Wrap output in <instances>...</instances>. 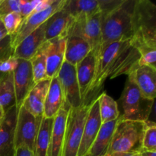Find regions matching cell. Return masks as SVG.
<instances>
[{
	"mask_svg": "<svg viewBox=\"0 0 156 156\" xmlns=\"http://www.w3.org/2000/svg\"><path fill=\"white\" fill-rule=\"evenodd\" d=\"M140 55L133 44L132 39L117 41L105 47L97 56L95 73L83 105H88L103 90L108 79L129 75L138 66Z\"/></svg>",
	"mask_w": 156,
	"mask_h": 156,
	"instance_id": "obj_1",
	"label": "cell"
},
{
	"mask_svg": "<svg viewBox=\"0 0 156 156\" xmlns=\"http://www.w3.org/2000/svg\"><path fill=\"white\" fill-rule=\"evenodd\" d=\"M134 4L135 0H122L114 9L101 12V44L98 54L112 43L132 39Z\"/></svg>",
	"mask_w": 156,
	"mask_h": 156,
	"instance_id": "obj_2",
	"label": "cell"
},
{
	"mask_svg": "<svg viewBox=\"0 0 156 156\" xmlns=\"http://www.w3.org/2000/svg\"><path fill=\"white\" fill-rule=\"evenodd\" d=\"M146 122L122 120L119 117L108 149L104 156H132L142 151Z\"/></svg>",
	"mask_w": 156,
	"mask_h": 156,
	"instance_id": "obj_3",
	"label": "cell"
},
{
	"mask_svg": "<svg viewBox=\"0 0 156 156\" xmlns=\"http://www.w3.org/2000/svg\"><path fill=\"white\" fill-rule=\"evenodd\" d=\"M133 44L135 48H156V5L149 0H135L132 15Z\"/></svg>",
	"mask_w": 156,
	"mask_h": 156,
	"instance_id": "obj_4",
	"label": "cell"
},
{
	"mask_svg": "<svg viewBox=\"0 0 156 156\" xmlns=\"http://www.w3.org/2000/svg\"><path fill=\"white\" fill-rule=\"evenodd\" d=\"M154 101L145 97L133 80L128 76L127 80L120 98L123 114H120L122 120L146 122L152 111Z\"/></svg>",
	"mask_w": 156,
	"mask_h": 156,
	"instance_id": "obj_5",
	"label": "cell"
},
{
	"mask_svg": "<svg viewBox=\"0 0 156 156\" xmlns=\"http://www.w3.org/2000/svg\"><path fill=\"white\" fill-rule=\"evenodd\" d=\"M90 105L70 108L67 120L62 156H77Z\"/></svg>",
	"mask_w": 156,
	"mask_h": 156,
	"instance_id": "obj_6",
	"label": "cell"
},
{
	"mask_svg": "<svg viewBox=\"0 0 156 156\" xmlns=\"http://www.w3.org/2000/svg\"><path fill=\"white\" fill-rule=\"evenodd\" d=\"M43 117H35L21 105L18 108L15 132V149L27 147L34 152L37 136Z\"/></svg>",
	"mask_w": 156,
	"mask_h": 156,
	"instance_id": "obj_7",
	"label": "cell"
},
{
	"mask_svg": "<svg viewBox=\"0 0 156 156\" xmlns=\"http://www.w3.org/2000/svg\"><path fill=\"white\" fill-rule=\"evenodd\" d=\"M69 34L83 38L97 56L101 44V12L91 16L75 18Z\"/></svg>",
	"mask_w": 156,
	"mask_h": 156,
	"instance_id": "obj_8",
	"label": "cell"
},
{
	"mask_svg": "<svg viewBox=\"0 0 156 156\" xmlns=\"http://www.w3.org/2000/svg\"><path fill=\"white\" fill-rule=\"evenodd\" d=\"M57 78L63 94L64 101L71 108H77L83 105L76 76V66L64 61Z\"/></svg>",
	"mask_w": 156,
	"mask_h": 156,
	"instance_id": "obj_9",
	"label": "cell"
},
{
	"mask_svg": "<svg viewBox=\"0 0 156 156\" xmlns=\"http://www.w3.org/2000/svg\"><path fill=\"white\" fill-rule=\"evenodd\" d=\"M62 2L63 0H55L54 2L46 10L31 14L30 16L23 20L17 31L13 35H10L12 38V46L14 50L24 38L45 23L51 15L60 10Z\"/></svg>",
	"mask_w": 156,
	"mask_h": 156,
	"instance_id": "obj_10",
	"label": "cell"
},
{
	"mask_svg": "<svg viewBox=\"0 0 156 156\" xmlns=\"http://www.w3.org/2000/svg\"><path fill=\"white\" fill-rule=\"evenodd\" d=\"M13 80L16 106L19 108L35 85L30 60L18 59V64L13 71Z\"/></svg>",
	"mask_w": 156,
	"mask_h": 156,
	"instance_id": "obj_11",
	"label": "cell"
},
{
	"mask_svg": "<svg viewBox=\"0 0 156 156\" xmlns=\"http://www.w3.org/2000/svg\"><path fill=\"white\" fill-rule=\"evenodd\" d=\"M101 124L102 123L101 120L100 112H99L98 100L96 98L90 104L89 111L84 126L82 141L77 156H85L88 154Z\"/></svg>",
	"mask_w": 156,
	"mask_h": 156,
	"instance_id": "obj_12",
	"label": "cell"
},
{
	"mask_svg": "<svg viewBox=\"0 0 156 156\" xmlns=\"http://www.w3.org/2000/svg\"><path fill=\"white\" fill-rule=\"evenodd\" d=\"M18 108L15 105L5 111L0 123V156H15V132Z\"/></svg>",
	"mask_w": 156,
	"mask_h": 156,
	"instance_id": "obj_13",
	"label": "cell"
},
{
	"mask_svg": "<svg viewBox=\"0 0 156 156\" xmlns=\"http://www.w3.org/2000/svg\"><path fill=\"white\" fill-rule=\"evenodd\" d=\"M70 107L64 101L59 112L53 118V129L47 156H62L67 120Z\"/></svg>",
	"mask_w": 156,
	"mask_h": 156,
	"instance_id": "obj_14",
	"label": "cell"
},
{
	"mask_svg": "<svg viewBox=\"0 0 156 156\" xmlns=\"http://www.w3.org/2000/svg\"><path fill=\"white\" fill-rule=\"evenodd\" d=\"M66 41V37L54 38L47 41L46 72L49 79L57 76L61 66L65 61Z\"/></svg>",
	"mask_w": 156,
	"mask_h": 156,
	"instance_id": "obj_15",
	"label": "cell"
},
{
	"mask_svg": "<svg viewBox=\"0 0 156 156\" xmlns=\"http://www.w3.org/2000/svg\"><path fill=\"white\" fill-rule=\"evenodd\" d=\"M128 76H130L142 94L147 98L156 97V69L149 66H137Z\"/></svg>",
	"mask_w": 156,
	"mask_h": 156,
	"instance_id": "obj_16",
	"label": "cell"
},
{
	"mask_svg": "<svg viewBox=\"0 0 156 156\" xmlns=\"http://www.w3.org/2000/svg\"><path fill=\"white\" fill-rule=\"evenodd\" d=\"M51 79H46L35 83L24 99L22 105L35 117H44V102Z\"/></svg>",
	"mask_w": 156,
	"mask_h": 156,
	"instance_id": "obj_17",
	"label": "cell"
},
{
	"mask_svg": "<svg viewBox=\"0 0 156 156\" xmlns=\"http://www.w3.org/2000/svg\"><path fill=\"white\" fill-rule=\"evenodd\" d=\"M45 27L46 22L24 38L15 48L13 56L18 59L30 60L38 49L46 42Z\"/></svg>",
	"mask_w": 156,
	"mask_h": 156,
	"instance_id": "obj_18",
	"label": "cell"
},
{
	"mask_svg": "<svg viewBox=\"0 0 156 156\" xmlns=\"http://www.w3.org/2000/svg\"><path fill=\"white\" fill-rule=\"evenodd\" d=\"M75 18L62 10H59L46 21V41L54 38L66 37Z\"/></svg>",
	"mask_w": 156,
	"mask_h": 156,
	"instance_id": "obj_19",
	"label": "cell"
},
{
	"mask_svg": "<svg viewBox=\"0 0 156 156\" xmlns=\"http://www.w3.org/2000/svg\"><path fill=\"white\" fill-rule=\"evenodd\" d=\"M97 56L93 51H91L86 57L76 66V76L80 90L81 98L83 105L84 99L86 96L90 85L94 79L95 73Z\"/></svg>",
	"mask_w": 156,
	"mask_h": 156,
	"instance_id": "obj_20",
	"label": "cell"
},
{
	"mask_svg": "<svg viewBox=\"0 0 156 156\" xmlns=\"http://www.w3.org/2000/svg\"><path fill=\"white\" fill-rule=\"evenodd\" d=\"M91 51V47L80 36L69 34L66 36L65 61L76 66Z\"/></svg>",
	"mask_w": 156,
	"mask_h": 156,
	"instance_id": "obj_21",
	"label": "cell"
},
{
	"mask_svg": "<svg viewBox=\"0 0 156 156\" xmlns=\"http://www.w3.org/2000/svg\"><path fill=\"white\" fill-rule=\"evenodd\" d=\"M61 10L74 18L91 16L101 12V0H63Z\"/></svg>",
	"mask_w": 156,
	"mask_h": 156,
	"instance_id": "obj_22",
	"label": "cell"
},
{
	"mask_svg": "<svg viewBox=\"0 0 156 156\" xmlns=\"http://www.w3.org/2000/svg\"><path fill=\"white\" fill-rule=\"evenodd\" d=\"M64 103L63 94L57 76L52 78L44 102V117L54 118Z\"/></svg>",
	"mask_w": 156,
	"mask_h": 156,
	"instance_id": "obj_23",
	"label": "cell"
},
{
	"mask_svg": "<svg viewBox=\"0 0 156 156\" xmlns=\"http://www.w3.org/2000/svg\"><path fill=\"white\" fill-rule=\"evenodd\" d=\"M118 121L119 118L102 123L88 154L93 156H104L111 143Z\"/></svg>",
	"mask_w": 156,
	"mask_h": 156,
	"instance_id": "obj_24",
	"label": "cell"
},
{
	"mask_svg": "<svg viewBox=\"0 0 156 156\" xmlns=\"http://www.w3.org/2000/svg\"><path fill=\"white\" fill-rule=\"evenodd\" d=\"M53 118L43 117L34 144V156H47L53 129Z\"/></svg>",
	"mask_w": 156,
	"mask_h": 156,
	"instance_id": "obj_25",
	"label": "cell"
},
{
	"mask_svg": "<svg viewBox=\"0 0 156 156\" xmlns=\"http://www.w3.org/2000/svg\"><path fill=\"white\" fill-rule=\"evenodd\" d=\"M16 105L13 72L5 73L0 79V106L5 111Z\"/></svg>",
	"mask_w": 156,
	"mask_h": 156,
	"instance_id": "obj_26",
	"label": "cell"
},
{
	"mask_svg": "<svg viewBox=\"0 0 156 156\" xmlns=\"http://www.w3.org/2000/svg\"><path fill=\"white\" fill-rule=\"evenodd\" d=\"M98 100L99 112L101 123L115 120L120 117L117 102L105 92L101 93L97 98Z\"/></svg>",
	"mask_w": 156,
	"mask_h": 156,
	"instance_id": "obj_27",
	"label": "cell"
},
{
	"mask_svg": "<svg viewBox=\"0 0 156 156\" xmlns=\"http://www.w3.org/2000/svg\"><path fill=\"white\" fill-rule=\"evenodd\" d=\"M46 49H47V41L42 44V46L34 55L33 57L30 59L35 83L44 79H49L47 78V72H46V68H47Z\"/></svg>",
	"mask_w": 156,
	"mask_h": 156,
	"instance_id": "obj_28",
	"label": "cell"
},
{
	"mask_svg": "<svg viewBox=\"0 0 156 156\" xmlns=\"http://www.w3.org/2000/svg\"><path fill=\"white\" fill-rule=\"evenodd\" d=\"M146 129L143 140L142 150L156 151V126L152 121H146Z\"/></svg>",
	"mask_w": 156,
	"mask_h": 156,
	"instance_id": "obj_29",
	"label": "cell"
},
{
	"mask_svg": "<svg viewBox=\"0 0 156 156\" xmlns=\"http://www.w3.org/2000/svg\"><path fill=\"white\" fill-rule=\"evenodd\" d=\"M1 18L9 35H13L23 21V18L19 12L10 13Z\"/></svg>",
	"mask_w": 156,
	"mask_h": 156,
	"instance_id": "obj_30",
	"label": "cell"
},
{
	"mask_svg": "<svg viewBox=\"0 0 156 156\" xmlns=\"http://www.w3.org/2000/svg\"><path fill=\"white\" fill-rule=\"evenodd\" d=\"M137 50L140 55L138 66H149L156 69V48L143 47Z\"/></svg>",
	"mask_w": 156,
	"mask_h": 156,
	"instance_id": "obj_31",
	"label": "cell"
},
{
	"mask_svg": "<svg viewBox=\"0 0 156 156\" xmlns=\"http://www.w3.org/2000/svg\"><path fill=\"white\" fill-rule=\"evenodd\" d=\"M21 0H1L0 2V17H3L13 12H19Z\"/></svg>",
	"mask_w": 156,
	"mask_h": 156,
	"instance_id": "obj_32",
	"label": "cell"
},
{
	"mask_svg": "<svg viewBox=\"0 0 156 156\" xmlns=\"http://www.w3.org/2000/svg\"><path fill=\"white\" fill-rule=\"evenodd\" d=\"M13 53L14 49L12 46V38L10 35H7L0 41V62L12 56Z\"/></svg>",
	"mask_w": 156,
	"mask_h": 156,
	"instance_id": "obj_33",
	"label": "cell"
},
{
	"mask_svg": "<svg viewBox=\"0 0 156 156\" xmlns=\"http://www.w3.org/2000/svg\"><path fill=\"white\" fill-rule=\"evenodd\" d=\"M40 0H33V1H25V0H21L20 3V10L19 13L22 17L23 20L30 16L34 11L37 5Z\"/></svg>",
	"mask_w": 156,
	"mask_h": 156,
	"instance_id": "obj_34",
	"label": "cell"
},
{
	"mask_svg": "<svg viewBox=\"0 0 156 156\" xmlns=\"http://www.w3.org/2000/svg\"><path fill=\"white\" fill-rule=\"evenodd\" d=\"M18 64V58L12 55L5 60L0 62V75L5 74V73L13 72Z\"/></svg>",
	"mask_w": 156,
	"mask_h": 156,
	"instance_id": "obj_35",
	"label": "cell"
},
{
	"mask_svg": "<svg viewBox=\"0 0 156 156\" xmlns=\"http://www.w3.org/2000/svg\"><path fill=\"white\" fill-rule=\"evenodd\" d=\"M54 1L55 0H40V2L37 5L33 13H37V12H43V11L46 10L54 2Z\"/></svg>",
	"mask_w": 156,
	"mask_h": 156,
	"instance_id": "obj_36",
	"label": "cell"
},
{
	"mask_svg": "<svg viewBox=\"0 0 156 156\" xmlns=\"http://www.w3.org/2000/svg\"><path fill=\"white\" fill-rule=\"evenodd\" d=\"M15 156H34V152L27 147L21 146L15 149Z\"/></svg>",
	"mask_w": 156,
	"mask_h": 156,
	"instance_id": "obj_37",
	"label": "cell"
},
{
	"mask_svg": "<svg viewBox=\"0 0 156 156\" xmlns=\"http://www.w3.org/2000/svg\"><path fill=\"white\" fill-rule=\"evenodd\" d=\"M7 35H9L8 34V32L7 30H6L4 24H3L2 22V18L0 17V41H1L2 40L4 39Z\"/></svg>",
	"mask_w": 156,
	"mask_h": 156,
	"instance_id": "obj_38",
	"label": "cell"
},
{
	"mask_svg": "<svg viewBox=\"0 0 156 156\" xmlns=\"http://www.w3.org/2000/svg\"><path fill=\"white\" fill-rule=\"evenodd\" d=\"M139 156H156V151L142 150L139 153Z\"/></svg>",
	"mask_w": 156,
	"mask_h": 156,
	"instance_id": "obj_39",
	"label": "cell"
},
{
	"mask_svg": "<svg viewBox=\"0 0 156 156\" xmlns=\"http://www.w3.org/2000/svg\"><path fill=\"white\" fill-rule=\"evenodd\" d=\"M5 114V111L3 110V108L0 106V123L2 122V120H4Z\"/></svg>",
	"mask_w": 156,
	"mask_h": 156,
	"instance_id": "obj_40",
	"label": "cell"
},
{
	"mask_svg": "<svg viewBox=\"0 0 156 156\" xmlns=\"http://www.w3.org/2000/svg\"><path fill=\"white\" fill-rule=\"evenodd\" d=\"M85 156H93V155H90V154H87V155H85Z\"/></svg>",
	"mask_w": 156,
	"mask_h": 156,
	"instance_id": "obj_41",
	"label": "cell"
},
{
	"mask_svg": "<svg viewBox=\"0 0 156 156\" xmlns=\"http://www.w3.org/2000/svg\"><path fill=\"white\" fill-rule=\"evenodd\" d=\"M132 156H139V154H136V155H132Z\"/></svg>",
	"mask_w": 156,
	"mask_h": 156,
	"instance_id": "obj_42",
	"label": "cell"
},
{
	"mask_svg": "<svg viewBox=\"0 0 156 156\" xmlns=\"http://www.w3.org/2000/svg\"><path fill=\"white\" fill-rule=\"evenodd\" d=\"M1 76H1V75H0V79H1Z\"/></svg>",
	"mask_w": 156,
	"mask_h": 156,
	"instance_id": "obj_43",
	"label": "cell"
},
{
	"mask_svg": "<svg viewBox=\"0 0 156 156\" xmlns=\"http://www.w3.org/2000/svg\"><path fill=\"white\" fill-rule=\"evenodd\" d=\"M0 2H1V0H0Z\"/></svg>",
	"mask_w": 156,
	"mask_h": 156,
	"instance_id": "obj_44",
	"label": "cell"
}]
</instances>
